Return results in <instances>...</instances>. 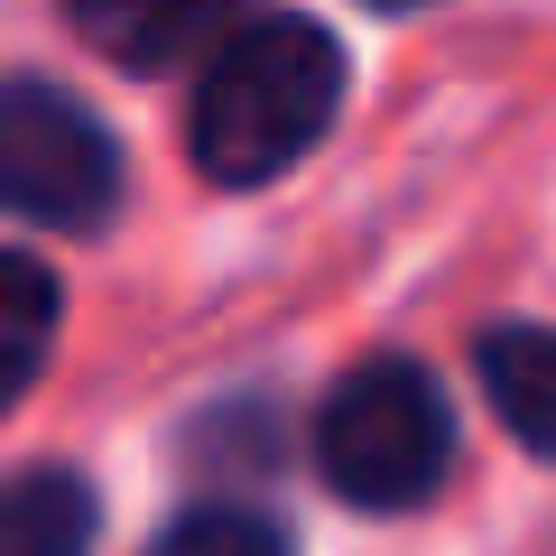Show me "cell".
<instances>
[{
	"instance_id": "6da1fadb",
	"label": "cell",
	"mask_w": 556,
	"mask_h": 556,
	"mask_svg": "<svg viewBox=\"0 0 556 556\" xmlns=\"http://www.w3.org/2000/svg\"><path fill=\"white\" fill-rule=\"evenodd\" d=\"M334 112H343V38L298 10H251L195 56L186 139L214 186L251 195V186L288 177L334 130Z\"/></svg>"
},
{
	"instance_id": "7a4b0ae2",
	"label": "cell",
	"mask_w": 556,
	"mask_h": 556,
	"mask_svg": "<svg viewBox=\"0 0 556 556\" xmlns=\"http://www.w3.org/2000/svg\"><path fill=\"white\" fill-rule=\"evenodd\" d=\"M316 473L334 501L380 519L437 501L455 473V408L437 371H417L408 353H371L362 371H343L316 408Z\"/></svg>"
},
{
	"instance_id": "3957f363",
	"label": "cell",
	"mask_w": 556,
	"mask_h": 556,
	"mask_svg": "<svg viewBox=\"0 0 556 556\" xmlns=\"http://www.w3.org/2000/svg\"><path fill=\"white\" fill-rule=\"evenodd\" d=\"M121 139L84 93L38 75H0V214L47 232H102L121 214Z\"/></svg>"
},
{
	"instance_id": "277c9868",
	"label": "cell",
	"mask_w": 556,
	"mask_h": 556,
	"mask_svg": "<svg viewBox=\"0 0 556 556\" xmlns=\"http://www.w3.org/2000/svg\"><path fill=\"white\" fill-rule=\"evenodd\" d=\"M65 20L93 56L139 65V75H167V65L204 56L223 28L241 20V0H65Z\"/></svg>"
},
{
	"instance_id": "5b68a950",
	"label": "cell",
	"mask_w": 556,
	"mask_h": 556,
	"mask_svg": "<svg viewBox=\"0 0 556 556\" xmlns=\"http://www.w3.org/2000/svg\"><path fill=\"white\" fill-rule=\"evenodd\" d=\"M473 371L492 390L501 427H510L529 455L556 464V325H492L473 343Z\"/></svg>"
},
{
	"instance_id": "8992f818",
	"label": "cell",
	"mask_w": 556,
	"mask_h": 556,
	"mask_svg": "<svg viewBox=\"0 0 556 556\" xmlns=\"http://www.w3.org/2000/svg\"><path fill=\"white\" fill-rule=\"evenodd\" d=\"M0 556H93V482L28 464L0 482Z\"/></svg>"
},
{
	"instance_id": "52a82bcc",
	"label": "cell",
	"mask_w": 556,
	"mask_h": 556,
	"mask_svg": "<svg viewBox=\"0 0 556 556\" xmlns=\"http://www.w3.org/2000/svg\"><path fill=\"white\" fill-rule=\"evenodd\" d=\"M56 325H65L56 269L28 260V251H0V408L38 390L47 353H56Z\"/></svg>"
},
{
	"instance_id": "ba28073f",
	"label": "cell",
	"mask_w": 556,
	"mask_h": 556,
	"mask_svg": "<svg viewBox=\"0 0 556 556\" xmlns=\"http://www.w3.org/2000/svg\"><path fill=\"white\" fill-rule=\"evenodd\" d=\"M149 556H298V547H288V529L260 519L251 501H195V510H177L159 529Z\"/></svg>"
},
{
	"instance_id": "9c48e42d",
	"label": "cell",
	"mask_w": 556,
	"mask_h": 556,
	"mask_svg": "<svg viewBox=\"0 0 556 556\" xmlns=\"http://www.w3.org/2000/svg\"><path fill=\"white\" fill-rule=\"evenodd\" d=\"M371 10H427V0H371Z\"/></svg>"
}]
</instances>
